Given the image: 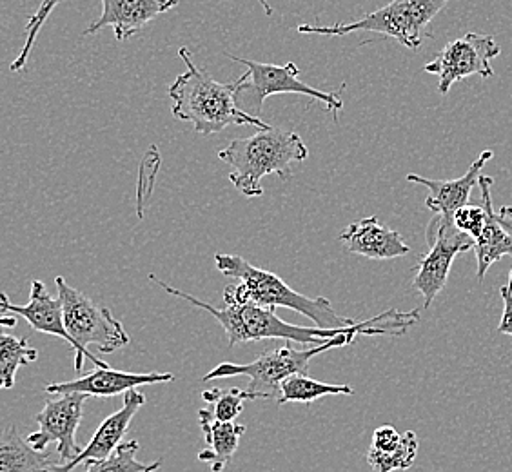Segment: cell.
<instances>
[{
    "mask_svg": "<svg viewBox=\"0 0 512 472\" xmlns=\"http://www.w3.org/2000/svg\"><path fill=\"white\" fill-rule=\"evenodd\" d=\"M493 157L494 153L491 149L482 151L480 157L471 164V168L467 169V173L456 180H431L413 173V175H407V182L427 187L431 195L425 200V206L436 215L453 218L458 209L469 204L473 187L478 186L480 178L483 177V166Z\"/></svg>",
    "mask_w": 512,
    "mask_h": 472,
    "instance_id": "15",
    "label": "cell"
},
{
    "mask_svg": "<svg viewBox=\"0 0 512 472\" xmlns=\"http://www.w3.org/2000/svg\"><path fill=\"white\" fill-rule=\"evenodd\" d=\"M0 324L6 325V327H15L17 325V316H4L0 320Z\"/></svg>",
    "mask_w": 512,
    "mask_h": 472,
    "instance_id": "31",
    "label": "cell"
},
{
    "mask_svg": "<svg viewBox=\"0 0 512 472\" xmlns=\"http://www.w3.org/2000/svg\"><path fill=\"white\" fill-rule=\"evenodd\" d=\"M262 6H264V10H266L267 15H271L273 13V10H271V6H269V2L267 0H258Z\"/></svg>",
    "mask_w": 512,
    "mask_h": 472,
    "instance_id": "32",
    "label": "cell"
},
{
    "mask_svg": "<svg viewBox=\"0 0 512 472\" xmlns=\"http://www.w3.org/2000/svg\"><path fill=\"white\" fill-rule=\"evenodd\" d=\"M402 443V434L394 429L393 425H382L373 433L371 451L380 454H389L396 451Z\"/></svg>",
    "mask_w": 512,
    "mask_h": 472,
    "instance_id": "28",
    "label": "cell"
},
{
    "mask_svg": "<svg viewBox=\"0 0 512 472\" xmlns=\"http://www.w3.org/2000/svg\"><path fill=\"white\" fill-rule=\"evenodd\" d=\"M207 404L213 405V413L220 422H237L238 416L244 411L247 400H260V396L247 389H207L202 393Z\"/></svg>",
    "mask_w": 512,
    "mask_h": 472,
    "instance_id": "24",
    "label": "cell"
},
{
    "mask_svg": "<svg viewBox=\"0 0 512 472\" xmlns=\"http://www.w3.org/2000/svg\"><path fill=\"white\" fill-rule=\"evenodd\" d=\"M229 59L247 68L246 75H242L237 80V104L238 108L253 117L262 111L267 97L282 95V93L306 95L311 99L320 100L333 113L344 108V100L340 99L336 91L325 93L302 82L300 69L296 68L295 62H287L286 66H276V64H264L255 60L238 59L233 55H229Z\"/></svg>",
    "mask_w": 512,
    "mask_h": 472,
    "instance_id": "8",
    "label": "cell"
},
{
    "mask_svg": "<svg viewBox=\"0 0 512 472\" xmlns=\"http://www.w3.org/2000/svg\"><path fill=\"white\" fill-rule=\"evenodd\" d=\"M178 0H102V15L91 22L84 35H95L104 28H113L117 40L135 37L158 15L177 8Z\"/></svg>",
    "mask_w": 512,
    "mask_h": 472,
    "instance_id": "14",
    "label": "cell"
},
{
    "mask_svg": "<svg viewBox=\"0 0 512 472\" xmlns=\"http://www.w3.org/2000/svg\"><path fill=\"white\" fill-rule=\"evenodd\" d=\"M138 449H140V443L137 440L120 443L117 451L106 460L89 463L86 472H155L162 467V462H138Z\"/></svg>",
    "mask_w": 512,
    "mask_h": 472,
    "instance_id": "23",
    "label": "cell"
},
{
    "mask_svg": "<svg viewBox=\"0 0 512 472\" xmlns=\"http://www.w3.org/2000/svg\"><path fill=\"white\" fill-rule=\"evenodd\" d=\"M51 451L33 449L17 427H6L0 436V472H44L53 465Z\"/></svg>",
    "mask_w": 512,
    "mask_h": 472,
    "instance_id": "20",
    "label": "cell"
},
{
    "mask_svg": "<svg viewBox=\"0 0 512 472\" xmlns=\"http://www.w3.org/2000/svg\"><path fill=\"white\" fill-rule=\"evenodd\" d=\"M146 396L138 393L137 389L124 393V404L120 407L117 413L108 416L104 422L100 423L97 433L93 434L91 442L82 453L71 460V462H55L50 465L44 472H73L79 465H86L89 463L102 462L109 458L111 454L117 451L120 443H124V438L128 434L129 425L133 422L135 414L142 405H146Z\"/></svg>",
    "mask_w": 512,
    "mask_h": 472,
    "instance_id": "12",
    "label": "cell"
},
{
    "mask_svg": "<svg viewBox=\"0 0 512 472\" xmlns=\"http://www.w3.org/2000/svg\"><path fill=\"white\" fill-rule=\"evenodd\" d=\"M86 394H59L57 400H46L42 413L35 416L39 431L30 434L26 440L33 449L46 451L48 443H57V453L62 462H71L84 449L77 443V429L84 416Z\"/></svg>",
    "mask_w": 512,
    "mask_h": 472,
    "instance_id": "11",
    "label": "cell"
},
{
    "mask_svg": "<svg viewBox=\"0 0 512 472\" xmlns=\"http://www.w3.org/2000/svg\"><path fill=\"white\" fill-rule=\"evenodd\" d=\"M169 382H175V374L126 373V371H115L108 365V367H97L93 373L80 376L77 380H69L62 384H46L44 391L48 394L80 393L86 396L109 398V396L133 391L140 385L169 384Z\"/></svg>",
    "mask_w": 512,
    "mask_h": 472,
    "instance_id": "13",
    "label": "cell"
},
{
    "mask_svg": "<svg viewBox=\"0 0 512 472\" xmlns=\"http://www.w3.org/2000/svg\"><path fill=\"white\" fill-rule=\"evenodd\" d=\"M2 313L13 316H22L28 324L44 335L59 336L73 347V338L69 336L64 322V307L59 296H51L44 282L33 280L31 282L30 302L26 305L11 304L10 296H0Z\"/></svg>",
    "mask_w": 512,
    "mask_h": 472,
    "instance_id": "17",
    "label": "cell"
},
{
    "mask_svg": "<svg viewBox=\"0 0 512 472\" xmlns=\"http://www.w3.org/2000/svg\"><path fill=\"white\" fill-rule=\"evenodd\" d=\"M480 189H482V206L489 211L487 226L483 229L480 238L474 242V253L478 262V282H483L487 271L493 264L500 262L503 256H512V236L503 229L502 224L496 218V209L493 206V178H480Z\"/></svg>",
    "mask_w": 512,
    "mask_h": 472,
    "instance_id": "19",
    "label": "cell"
},
{
    "mask_svg": "<svg viewBox=\"0 0 512 472\" xmlns=\"http://www.w3.org/2000/svg\"><path fill=\"white\" fill-rule=\"evenodd\" d=\"M198 422L206 436L209 447L198 453L200 462L209 463L211 472H222L231 458L235 456L246 425L237 422H220L213 409H202L198 413Z\"/></svg>",
    "mask_w": 512,
    "mask_h": 472,
    "instance_id": "18",
    "label": "cell"
},
{
    "mask_svg": "<svg viewBox=\"0 0 512 472\" xmlns=\"http://www.w3.org/2000/svg\"><path fill=\"white\" fill-rule=\"evenodd\" d=\"M418 454V436L413 431H405L402 434L400 447L389 454L367 451V463L375 472L407 471L413 467Z\"/></svg>",
    "mask_w": 512,
    "mask_h": 472,
    "instance_id": "25",
    "label": "cell"
},
{
    "mask_svg": "<svg viewBox=\"0 0 512 472\" xmlns=\"http://www.w3.org/2000/svg\"><path fill=\"white\" fill-rule=\"evenodd\" d=\"M340 240L349 253L373 260H393L411 253V247L405 244L404 236L385 227L376 217L353 222L340 235Z\"/></svg>",
    "mask_w": 512,
    "mask_h": 472,
    "instance_id": "16",
    "label": "cell"
},
{
    "mask_svg": "<svg viewBox=\"0 0 512 472\" xmlns=\"http://www.w3.org/2000/svg\"><path fill=\"white\" fill-rule=\"evenodd\" d=\"M500 53L502 48L491 35L467 33L462 39L449 42L436 59L425 64L424 71L438 77V91L447 95L456 82L467 77H494L491 60L500 57Z\"/></svg>",
    "mask_w": 512,
    "mask_h": 472,
    "instance_id": "10",
    "label": "cell"
},
{
    "mask_svg": "<svg viewBox=\"0 0 512 472\" xmlns=\"http://www.w3.org/2000/svg\"><path fill=\"white\" fill-rule=\"evenodd\" d=\"M449 0H393L384 8L365 15L355 22H340L335 26H309L304 24L298 33L344 37L356 31H373L398 40L409 50H418L425 37H429L427 26L444 10Z\"/></svg>",
    "mask_w": 512,
    "mask_h": 472,
    "instance_id": "6",
    "label": "cell"
},
{
    "mask_svg": "<svg viewBox=\"0 0 512 472\" xmlns=\"http://www.w3.org/2000/svg\"><path fill=\"white\" fill-rule=\"evenodd\" d=\"M60 2L62 0H42L40 2L39 10L35 11L30 19H28V24H26V42H24V46L20 50L19 57L13 60L11 71H20V69L26 66L42 26L46 24V20L50 19L51 13L59 6Z\"/></svg>",
    "mask_w": 512,
    "mask_h": 472,
    "instance_id": "26",
    "label": "cell"
},
{
    "mask_svg": "<svg viewBox=\"0 0 512 472\" xmlns=\"http://www.w3.org/2000/svg\"><path fill=\"white\" fill-rule=\"evenodd\" d=\"M59 298L64 307V322L69 336L73 338L75 351V371L84 369V362L89 360L97 367H108L104 360L89 353V345H93L100 354L115 353L129 345V338L124 325L113 316L108 307H100L89 296L80 293L79 289L69 286L68 282L57 276L55 278Z\"/></svg>",
    "mask_w": 512,
    "mask_h": 472,
    "instance_id": "5",
    "label": "cell"
},
{
    "mask_svg": "<svg viewBox=\"0 0 512 472\" xmlns=\"http://www.w3.org/2000/svg\"><path fill=\"white\" fill-rule=\"evenodd\" d=\"M351 396L355 394V389L351 385L324 384L318 382L315 378L307 374H295L287 378L286 382L280 387V398L276 404H313L318 398L325 396Z\"/></svg>",
    "mask_w": 512,
    "mask_h": 472,
    "instance_id": "21",
    "label": "cell"
},
{
    "mask_svg": "<svg viewBox=\"0 0 512 472\" xmlns=\"http://www.w3.org/2000/svg\"><path fill=\"white\" fill-rule=\"evenodd\" d=\"M39 358V351L28 344V338L0 335V382L4 389L15 385L17 371L22 365H30Z\"/></svg>",
    "mask_w": 512,
    "mask_h": 472,
    "instance_id": "22",
    "label": "cell"
},
{
    "mask_svg": "<svg viewBox=\"0 0 512 472\" xmlns=\"http://www.w3.org/2000/svg\"><path fill=\"white\" fill-rule=\"evenodd\" d=\"M487 220H489L487 207L474 206V204L463 206L453 215L454 226L458 227L465 235L471 236L474 242L482 235L483 229L487 226Z\"/></svg>",
    "mask_w": 512,
    "mask_h": 472,
    "instance_id": "27",
    "label": "cell"
},
{
    "mask_svg": "<svg viewBox=\"0 0 512 472\" xmlns=\"http://www.w3.org/2000/svg\"><path fill=\"white\" fill-rule=\"evenodd\" d=\"M178 53L188 69L169 86L173 117L193 124L195 131L204 137L220 133L229 126H253L258 131L271 128L260 118L238 108L237 80L220 84L204 69L195 66L188 48H180Z\"/></svg>",
    "mask_w": 512,
    "mask_h": 472,
    "instance_id": "2",
    "label": "cell"
},
{
    "mask_svg": "<svg viewBox=\"0 0 512 472\" xmlns=\"http://www.w3.org/2000/svg\"><path fill=\"white\" fill-rule=\"evenodd\" d=\"M356 335H342L333 338L329 342L315 347H307L302 351H296L291 345H284L280 349H271L262 353L256 360L249 364H233L224 362L211 369L204 376V382H213L220 378H231V376H247L251 393L258 394L262 400H278L280 398V387L287 378L295 374H307L309 362L318 354L327 353L336 347L355 344Z\"/></svg>",
    "mask_w": 512,
    "mask_h": 472,
    "instance_id": "7",
    "label": "cell"
},
{
    "mask_svg": "<svg viewBox=\"0 0 512 472\" xmlns=\"http://www.w3.org/2000/svg\"><path fill=\"white\" fill-rule=\"evenodd\" d=\"M155 284L162 287L169 295L188 300L189 304L197 305L213 316L218 324L226 331L229 347L246 342H262V340H286L306 345H322L333 338L342 335L356 336H400L420 320V309L411 313H402L389 309L382 315L373 316L364 322H356L347 329H320V327H302V325L287 324L273 309H267L253 302H235L226 304L224 309L198 300L197 296L184 293L180 289L168 286L158 280L157 276H149Z\"/></svg>",
    "mask_w": 512,
    "mask_h": 472,
    "instance_id": "1",
    "label": "cell"
},
{
    "mask_svg": "<svg viewBox=\"0 0 512 472\" xmlns=\"http://www.w3.org/2000/svg\"><path fill=\"white\" fill-rule=\"evenodd\" d=\"M500 295L503 298V315L500 324H498V333L512 336V269L507 284L500 287Z\"/></svg>",
    "mask_w": 512,
    "mask_h": 472,
    "instance_id": "29",
    "label": "cell"
},
{
    "mask_svg": "<svg viewBox=\"0 0 512 472\" xmlns=\"http://www.w3.org/2000/svg\"><path fill=\"white\" fill-rule=\"evenodd\" d=\"M431 249L425 253L414 273L413 287L424 298V309L433 305L434 298L444 291L454 258L474 249L471 236L454 226L453 218L436 215L427 229Z\"/></svg>",
    "mask_w": 512,
    "mask_h": 472,
    "instance_id": "9",
    "label": "cell"
},
{
    "mask_svg": "<svg viewBox=\"0 0 512 472\" xmlns=\"http://www.w3.org/2000/svg\"><path fill=\"white\" fill-rule=\"evenodd\" d=\"M309 149L295 131L267 128L253 137L237 138L218 158L231 168L229 180L247 198L262 197V178L276 175L280 180L291 178V166L304 162Z\"/></svg>",
    "mask_w": 512,
    "mask_h": 472,
    "instance_id": "4",
    "label": "cell"
},
{
    "mask_svg": "<svg viewBox=\"0 0 512 472\" xmlns=\"http://www.w3.org/2000/svg\"><path fill=\"white\" fill-rule=\"evenodd\" d=\"M496 218L502 224L503 229L512 236V207H500V211H496Z\"/></svg>",
    "mask_w": 512,
    "mask_h": 472,
    "instance_id": "30",
    "label": "cell"
},
{
    "mask_svg": "<svg viewBox=\"0 0 512 472\" xmlns=\"http://www.w3.org/2000/svg\"><path fill=\"white\" fill-rule=\"evenodd\" d=\"M215 264L222 275L238 280L237 286H229L224 291L226 304L253 302L273 311L276 307H287L298 315L307 316L320 329H347L356 324L355 320L338 315L324 296L300 295L280 276L253 266L242 256L217 253Z\"/></svg>",
    "mask_w": 512,
    "mask_h": 472,
    "instance_id": "3",
    "label": "cell"
}]
</instances>
